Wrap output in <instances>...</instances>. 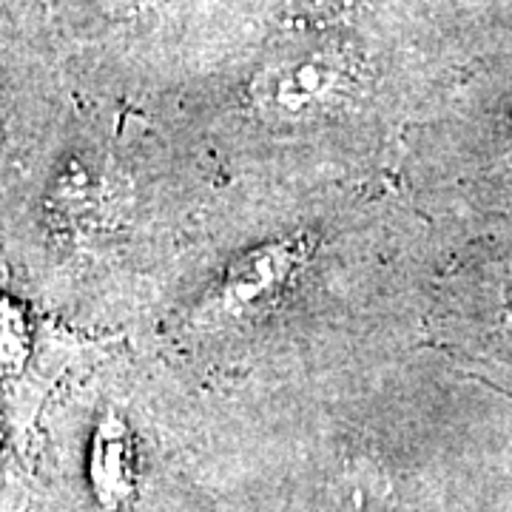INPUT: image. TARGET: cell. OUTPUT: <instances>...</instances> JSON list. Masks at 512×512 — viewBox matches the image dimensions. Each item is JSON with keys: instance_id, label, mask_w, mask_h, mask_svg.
<instances>
[{"instance_id": "6da1fadb", "label": "cell", "mask_w": 512, "mask_h": 512, "mask_svg": "<svg viewBox=\"0 0 512 512\" xmlns=\"http://www.w3.org/2000/svg\"><path fill=\"white\" fill-rule=\"evenodd\" d=\"M365 83L362 55L336 40L291 49L251 80V106L274 126H305L348 109Z\"/></svg>"}, {"instance_id": "7a4b0ae2", "label": "cell", "mask_w": 512, "mask_h": 512, "mask_svg": "<svg viewBox=\"0 0 512 512\" xmlns=\"http://www.w3.org/2000/svg\"><path fill=\"white\" fill-rule=\"evenodd\" d=\"M311 262V237H282L262 242L231 262L211 293V311L222 319H256L276 308L296 288Z\"/></svg>"}, {"instance_id": "3957f363", "label": "cell", "mask_w": 512, "mask_h": 512, "mask_svg": "<svg viewBox=\"0 0 512 512\" xmlns=\"http://www.w3.org/2000/svg\"><path fill=\"white\" fill-rule=\"evenodd\" d=\"M46 205H49V214L57 225L72 228V231L86 228L109 214V174L100 165L86 163L77 157L55 174Z\"/></svg>"}, {"instance_id": "277c9868", "label": "cell", "mask_w": 512, "mask_h": 512, "mask_svg": "<svg viewBox=\"0 0 512 512\" xmlns=\"http://www.w3.org/2000/svg\"><path fill=\"white\" fill-rule=\"evenodd\" d=\"M353 3L356 0H288V6H291L293 12H299L302 18L308 20H319V23L345 15Z\"/></svg>"}, {"instance_id": "5b68a950", "label": "cell", "mask_w": 512, "mask_h": 512, "mask_svg": "<svg viewBox=\"0 0 512 512\" xmlns=\"http://www.w3.org/2000/svg\"><path fill=\"white\" fill-rule=\"evenodd\" d=\"M103 6H106V12H111V15L128 18V15H134L143 6H148V0H103Z\"/></svg>"}, {"instance_id": "8992f818", "label": "cell", "mask_w": 512, "mask_h": 512, "mask_svg": "<svg viewBox=\"0 0 512 512\" xmlns=\"http://www.w3.org/2000/svg\"><path fill=\"white\" fill-rule=\"evenodd\" d=\"M507 308H510V316H512V296H510V305H507Z\"/></svg>"}, {"instance_id": "52a82bcc", "label": "cell", "mask_w": 512, "mask_h": 512, "mask_svg": "<svg viewBox=\"0 0 512 512\" xmlns=\"http://www.w3.org/2000/svg\"><path fill=\"white\" fill-rule=\"evenodd\" d=\"M510 123H512V120H510Z\"/></svg>"}]
</instances>
